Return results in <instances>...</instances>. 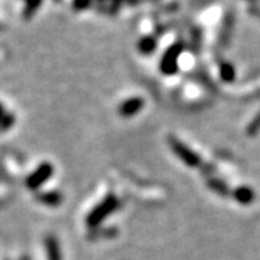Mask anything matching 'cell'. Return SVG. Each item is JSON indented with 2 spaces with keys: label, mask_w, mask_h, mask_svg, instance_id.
<instances>
[{
  "label": "cell",
  "mask_w": 260,
  "mask_h": 260,
  "mask_svg": "<svg viewBox=\"0 0 260 260\" xmlns=\"http://www.w3.org/2000/svg\"><path fill=\"white\" fill-rule=\"evenodd\" d=\"M184 46L182 44H175L172 45L167 52L164 53V56L160 62V70L165 76H172L178 72V57L181 54Z\"/></svg>",
  "instance_id": "obj_3"
},
{
  "label": "cell",
  "mask_w": 260,
  "mask_h": 260,
  "mask_svg": "<svg viewBox=\"0 0 260 260\" xmlns=\"http://www.w3.org/2000/svg\"><path fill=\"white\" fill-rule=\"evenodd\" d=\"M233 197L242 205H250L255 200V191L248 186H239L233 191Z\"/></svg>",
  "instance_id": "obj_9"
},
{
  "label": "cell",
  "mask_w": 260,
  "mask_h": 260,
  "mask_svg": "<svg viewBox=\"0 0 260 260\" xmlns=\"http://www.w3.org/2000/svg\"><path fill=\"white\" fill-rule=\"evenodd\" d=\"M144 107V101L140 96H132L119 106L118 112L122 118H132V116L138 115L139 112L142 111Z\"/></svg>",
  "instance_id": "obj_5"
},
{
  "label": "cell",
  "mask_w": 260,
  "mask_h": 260,
  "mask_svg": "<svg viewBox=\"0 0 260 260\" xmlns=\"http://www.w3.org/2000/svg\"><path fill=\"white\" fill-rule=\"evenodd\" d=\"M169 145H171L172 151L175 152V155L177 156L185 165H188L189 168H198L202 167V160L200 155H197L190 147L180 140V139L175 138V136H169Z\"/></svg>",
  "instance_id": "obj_2"
},
{
  "label": "cell",
  "mask_w": 260,
  "mask_h": 260,
  "mask_svg": "<svg viewBox=\"0 0 260 260\" xmlns=\"http://www.w3.org/2000/svg\"><path fill=\"white\" fill-rule=\"evenodd\" d=\"M36 200L40 204L46 205L49 208H56L62 202V194H59L58 191H44L36 194Z\"/></svg>",
  "instance_id": "obj_7"
},
{
  "label": "cell",
  "mask_w": 260,
  "mask_h": 260,
  "mask_svg": "<svg viewBox=\"0 0 260 260\" xmlns=\"http://www.w3.org/2000/svg\"><path fill=\"white\" fill-rule=\"evenodd\" d=\"M119 206H120V201L118 200V197L115 194H109L90 211L86 218V224L90 229H96L103 221L107 219L109 215L118 210Z\"/></svg>",
  "instance_id": "obj_1"
},
{
  "label": "cell",
  "mask_w": 260,
  "mask_h": 260,
  "mask_svg": "<svg viewBox=\"0 0 260 260\" xmlns=\"http://www.w3.org/2000/svg\"><path fill=\"white\" fill-rule=\"evenodd\" d=\"M219 76H221V79L223 81V82L226 83L234 82L237 73H235L233 63L230 62L221 63V68H219Z\"/></svg>",
  "instance_id": "obj_11"
},
{
  "label": "cell",
  "mask_w": 260,
  "mask_h": 260,
  "mask_svg": "<svg viewBox=\"0 0 260 260\" xmlns=\"http://www.w3.org/2000/svg\"><path fill=\"white\" fill-rule=\"evenodd\" d=\"M45 250L48 260H62V254H61L59 243L54 235H46Z\"/></svg>",
  "instance_id": "obj_6"
},
{
  "label": "cell",
  "mask_w": 260,
  "mask_h": 260,
  "mask_svg": "<svg viewBox=\"0 0 260 260\" xmlns=\"http://www.w3.org/2000/svg\"><path fill=\"white\" fill-rule=\"evenodd\" d=\"M206 185L210 190H213L214 193L219 194L221 197H229L230 196V189L226 185V182H223L219 178H209L206 181Z\"/></svg>",
  "instance_id": "obj_10"
},
{
  "label": "cell",
  "mask_w": 260,
  "mask_h": 260,
  "mask_svg": "<svg viewBox=\"0 0 260 260\" xmlns=\"http://www.w3.org/2000/svg\"><path fill=\"white\" fill-rule=\"evenodd\" d=\"M259 129H260V114L256 116V118L254 119V122L248 125L247 134H248V135H255V134H256Z\"/></svg>",
  "instance_id": "obj_13"
},
{
  "label": "cell",
  "mask_w": 260,
  "mask_h": 260,
  "mask_svg": "<svg viewBox=\"0 0 260 260\" xmlns=\"http://www.w3.org/2000/svg\"><path fill=\"white\" fill-rule=\"evenodd\" d=\"M54 168L50 162H43L35 172H32L25 180V186L29 190H37L53 176Z\"/></svg>",
  "instance_id": "obj_4"
},
{
  "label": "cell",
  "mask_w": 260,
  "mask_h": 260,
  "mask_svg": "<svg viewBox=\"0 0 260 260\" xmlns=\"http://www.w3.org/2000/svg\"><path fill=\"white\" fill-rule=\"evenodd\" d=\"M156 40L153 37H144V39L140 40V43H139V50L143 53V54H151L153 50L156 49Z\"/></svg>",
  "instance_id": "obj_12"
},
{
  "label": "cell",
  "mask_w": 260,
  "mask_h": 260,
  "mask_svg": "<svg viewBox=\"0 0 260 260\" xmlns=\"http://www.w3.org/2000/svg\"><path fill=\"white\" fill-rule=\"evenodd\" d=\"M15 120H16L15 114L7 111L3 103L0 102V134L10 131L13 125H15Z\"/></svg>",
  "instance_id": "obj_8"
}]
</instances>
